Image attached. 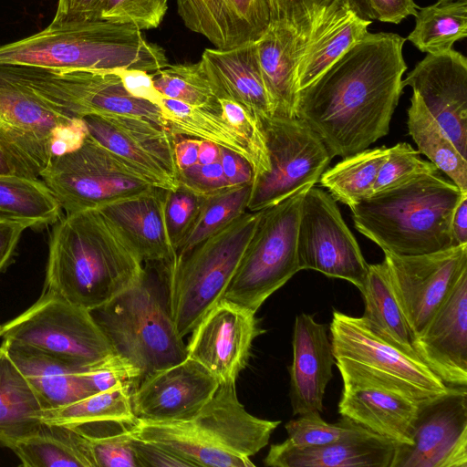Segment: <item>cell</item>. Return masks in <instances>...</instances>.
<instances>
[{
  "mask_svg": "<svg viewBox=\"0 0 467 467\" xmlns=\"http://www.w3.org/2000/svg\"><path fill=\"white\" fill-rule=\"evenodd\" d=\"M1 327H2V326H0V337H1Z\"/></svg>",
  "mask_w": 467,
  "mask_h": 467,
  "instance_id": "cell-62",
  "label": "cell"
},
{
  "mask_svg": "<svg viewBox=\"0 0 467 467\" xmlns=\"http://www.w3.org/2000/svg\"><path fill=\"white\" fill-rule=\"evenodd\" d=\"M20 175L15 162L12 159L0 148V176L1 175Z\"/></svg>",
  "mask_w": 467,
  "mask_h": 467,
  "instance_id": "cell-61",
  "label": "cell"
},
{
  "mask_svg": "<svg viewBox=\"0 0 467 467\" xmlns=\"http://www.w3.org/2000/svg\"><path fill=\"white\" fill-rule=\"evenodd\" d=\"M451 234L454 245L467 244V192L463 193L453 211Z\"/></svg>",
  "mask_w": 467,
  "mask_h": 467,
  "instance_id": "cell-58",
  "label": "cell"
},
{
  "mask_svg": "<svg viewBox=\"0 0 467 467\" xmlns=\"http://www.w3.org/2000/svg\"><path fill=\"white\" fill-rule=\"evenodd\" d=\"M151 76L154 88L162 97L223 115L220 100L199 62L168 65Z\"/></svg>",
  "mask_w": 467,
  "mask_h": 467,
  "instance_id": "cell-43",
  "label": "cell"
},
{
  "mask_svg": "<svg viewBox=\"0 0 467 467\" xmlns=\"http://www.w3.org/2000/svg\"><path fill=\"white\" fill-rule=\"evenodd\" d=\"M0 64L58 70L155 72L169 65L165 50L133 26L105 19L51 25L0 46Z\"/></svg>",
  "mask_w": 467,
  "mask_h": 467,
  "instance_id": "cell-3",
  "label": "cell"
},
{
  "mask_svg": "<svg viewBox=\"0 0 467 467\" xmlns=\"http://www.w3.org/2000/svg\"><path fill=\"white\" fill-rule=\"evenodd\" d=\"M8 355L39 399L45 412L57 410L94 394L84 371L35 348L3 340Z\"/></svg>",
  "mask_w": 467,
  "mask_h": 467,
  "instance_id": "cell-30",
  "label": "cell"
},
{
  "mask_svg": "<svg viewBox=\"0 0 467 467\" xmlns=\"http://www.w3.org/2000/svg\"><path fill=\"white\" fill-rule=\"evenodd\" d=\"M327 326L309 314L296 315L293 331V361L289 366V398L293 415L323 411L326 388L336 364Z\"/></svg>",
  "mask_w": 467,
  "mask_h": 467,
  "instance_id": "cell-25",
  "label": "cell"
},
{
  "mask_svg": "<svg viewBox=\"0 0 467 467\" xmlns=\"http://www.w3.org/2000/svg\"><path fill=\"white\" fill-rule=\"evenodd\" d=\"M411 441L396 444L389 467H467L466 386L419 401Z\"/></svg>",
  "mask_w": 467,
  "mask_h": 467,
  "instance_id": "cell-15",
  "label": "cell"
},
{
  "mask_svg": "<svg viewBox=\"0 0 467 467\" xmlns=\"http://www.w3.org/2000/svg\"><path fill=\"white\" fill-rule=\"evenodd\" d=\"M372 23L348 13L305 49L296 69V84L300 90L320 77L350 47L367 35Z\"/></svg>",
  "mask_w": 467,
  "mask_h": 467,
  "instance_id": "cell-39",
  "label": "cell"
},
{
  "mask_svg": "<svg viewBox=\"0 0 467 467\" xmlns=\"http://www.w3.org/2000/svg\"><path fill=\"white\" fill-rule=\"evenodd\" d=\"M220 157V146L201 140L199 152H198V162L200 164H210L219 161Z\"/></svg>",
  "mask_w": 467,
  "mask_h": 467,
  "instance_id": "cell-60",
  "label": "cell"
},
{
  "mask_svg": "<svg viewBox=\"0 0 467 467\" xmlns=\"http://www.w3.org/2000/svg\"><path fill=\"white\" fill-rule=\"evenodd\" d=\"M360 292L365 303L361 317L371 332L402 352L419 358L413 348V336L394 296L384 260L368 265Z\"/></svg>",
  "mask_w": 467,
  "mask_h": 467,
  "instance_id": "cell-33",
  "label": "cell"
},
{
  "mask_svg": "<svg viewBox=\"0 0 467 467\" xmlns=\"http://www.w3.org/2000/svg\"><path fill=\"white\" fill-rule=\"evenodd\" d=\"M413 348L418 358L446 385H467V270L413 338Z\"/></svg>",
  "mask_w": 467,
  "mask_h": 467,
  "instance_id": "cell-22",
  "label": "cell"
},
{
  "mask_svg": "<svg viewBox=\"0 0 467 467\" xmlns=\"http://www.w3.org/2000/svg\"><path fill=\"white\" fill-rule=\"evenodd\" d=\"M415 27L407 39L420 51L437 54L452 49L467 36V0H438L419 8Z\"/></svg>",
  "mask_w": 467,
  "mask_h": 467,
  "instance_id": "cell-40",
  "label": "cell"
},
{
  "mask_svg": "<svg viewBox=\"0 0 467 467\" xmlns=\"http://www.w3.org/2000/svg\"><path fill=\"white\" fill-rule=\"evenodd\" d=\"M168 262L143 264L135 283L90 311L114 353L137 370L140 380L187 358L172 318Z\"/></svg>",
  "mask_w": 467,
  "mask_h": 467,
  "instance_id": "cell-5",
  "label": "cell"
},
{
  "mask_svg": "<svg viewBox=\"0 0 467 467\" xmlns=\"http://www.w3.org/2000/svg\"><path fill=\"white\" fill-rule=\"evenodd\" d=\"M1 337L79 368L92 367L115 354L89 310L49 291L4 324Z\"/></svg>",
  "mask_w": 467,
  "mask_h": 467,
  "instance_id": "cell-9",
  "label": "cell"
},
{
  "mask_svg": "<svg viewBox=\"0 0 467 467\" xmlns=\"http://www.w3.org/2000/svg\"><path fill=\"white\" fill-rule=\"evenodd\" d=\"M219 384L206 368L187 357L143 377L132 389V410L139 420L187 421L212 399Z\"/></svg>",
  "mask_w": 467,
  "mask_h": 467,
  "instance_id": "cell-19",
  "label": "cell"
},
{
  "mask_svg": "<svg viewBox=\"0 0 467 467\" xmlns=\"http://www.w3.org/2000/svg\"><path fill=\"white\" fill-rule=\"evenodd\" d=\"M199 64L219 100L239 104L256 120L273 116L254 42L229 49L206 48Z\"/></svg>",
  "mask_w": 467,
  "mask_h": 467,
  "instance_id": "cell-26",
  "label": "cell"
},
{
  "mask_svg": "<svg viewBox=\"0 0 467 467\" xmlns=\"http://www.w3.org/2000/svg\"><path fill=\"white\" fill-rule=\"evenodd\" d=\"M300 270H315L363 289L368 265L336 200L320 187L303 197L296 239Z\"/></svg>",
  "mask_w": 467,
  "mask_h": 467,
  "instance_id": "cell-14",
  "label": "cell"
},
{
  "mask_svg": "<svg viewBox=\"0 0 467 467\" xmlns=\"http://www.w3.org/2000/svg\"><path fill=\"white\" fill-rule=\"evenodd\" d=\"M130 384L121 383L108 390L97 392L62 408L45 412L44 421L75 425L84 422L136 423L131 404Z\"/></svg>",
  "mask_w": 467,
  "mask_h": 467,
  "instance_id": "cell-42",
  "label": "cell"
},
{
  "mask_svg": "<svg viewBox=\"0 0 467 467\" xmlns=\"http://www.w3.org/2000/svg\"><path fill=\"white\" fill-rule=\"evenodd\" d=\"M465 192L438 172L375 192L349 208L355 228L384 253L418 255L455 246L451 221Z\"/></svg>",
  "mask_w": 467,
  "mask_h": 467,
  "instance_id": "cell-4",
  "label": "cell"
},
{
  "mask_svg": "<svg viewBox=\"0 0 467 467\" xmlns=\"http://www.w3.org/2000/svg\"><path fill=\"white\" fill-rule=\"evenodd\" d=\"M408 129L418 151L428 157L460 190L467 192V159L462 156L415 91L408 109Z\"/></svg>",
  "mask_w": 467,
  "mask_h": 467,
  "instance_id": "cell-38",
  "label": "cell"
},
{
  "mask_svg": "<svg viewBox=\"0 0 467 467\" xmlns=\"http://www.w3.org/2000/svg\"><path fill=\"white\" fill-rule=\"evenodd\" d=\"M251 184L231 186L206 197L193 227L179 245L182 255L206 239L247 209Z\"/></svg>",
  "mask_w": 467,
  "mask_h": 467,
  "instance_id": "cell-44",
  "label": "cell"
},
{
  "mask_svg": "<svg viewBox=\"0 0 467 467\" xmlns=\"http://www.w3.org/2000/svg\"><path fill=\"white\" fill-rule=\"evenodd\" d=\"M179 183L204 196L231 187L220 161L210 164L196 163L178 171Z\"/></svg>",
  "mask_w": 467,
  "mask_h": 467,
  "instance_id": "cell-51",
  "label": "cell"
},
{
  "mask_svg": "<svg viewBox=\"0 0 467 467\" xmlns=\"http://www.w3.org/2000/svg\"><path fill=\"white\" fill-rule=\"evenodd\" d=\"M191 426L208 442L244 458L265 448L281 422L250 414L239 401L235 382L220 383Z\"/></svg>",
  "mask_w": 467,
  "mask_h": 467,
  "instance_id": "cell-24",
  "label": "cell"
},
{
  "mask_svg": "<svg viewBox=\"0 0 467 467\" xmlns=\"http://www.w3.org/2000/svg\"><path fill=\"white\" fill-rule=\"evenodd\" d=\"M261 214L262 210H246L168 262L171 309L182 337L190 334L223 299Z\"/></svg>",
  "mask_w": 467,
  "mask_h": 467,
  "instance_id": "cell-6",
  "label": "cell"
},
{
  "mask_svg": "<svg viewBox=\"0 0 467 467\" xmlns=\"http://www.w3.org/2000/svg\"><path fill=\"white\" fill-rule=\"evenodd\" d=\"M306 43L286 25L271 22L254 41L262 78L270 99L273 116L296 118V69Z\"/></svg>",
  "mask_w": 467,
  "mask_h": 467,
  "instance_id": "cell-28",
  "label": "cell"
},
{
  "mask_svg": "<svg viewBox=\"0 0 467 467\" xmlns=\"http://www.w3.org/2000/svg\"><path fill=\"white\" fill-rule=\"evenodd\" d=\"M135 439L156 444L191 466L252 467L254 462L203 439L188 421L156 422L137 420L128 431Z\"/></svg>",
  "mask_w": 467,
  "mask_h": 467,
  "instance_id": "cell-32",
  "label": "cell"
},
{
  "mask_svg": "<svg viewBox=\"0 0 467 467\" xmlns=\"http://www.w3.org/2000/svg\"><path fill=\"white\" fill-rule=\"evenodd\" d=\"M309 188L262 210L223 300L256 313L271 295L300 271L297 229L301 202Z\"/></svg>",
  "mask_w": 467,
  "mask_h": 467,
  "instance_id": "cell-8",
  "label": "cell"
},
{
  "mask_svg": "<svg viewBox=\"0 0 467 467\" xmlns=\"http://www.w3.org/2000/svg\"><path fill=\"white\" fill-rule=\"evenodd\" d=\"M184 26L215 48L256 41L272 22L270 0H176Z\"/></svg>",
  "mask_w": 467,
  "mask_h": 467,
  "instance_id": "cell-23",
  "label": "cell"
},
{
  "mask_svg": "<svg viewBox=\"0 0 467 467\" xmlns=\"http://www.w3.org/2000/svg\"><path fill=\"white\" fill-rule=\"evenodd\" d=\"M143 263L99 210L67 213L50 235L44 291L89 311L135 283Z\"/></svg>",
  "mask_w": 467,
  "mask_h": 467,
  "instance_id": "cell-2",
  "label": "cell"
},
{
  "mask_svg": "<svg viewBox=\"0 0 467 467\" xmlns=\"http://www.w3.org/2000/svg\"><path fill=\"white\" fill-rule=\"evenodd\" d=\"M128 431L87 439L95 467H140Z\"/></svg>",
  "mask_w": 467,
  "mask_h": 467,
  "instance_id": "cell-49",
  "label": "cell"
},
{
  "mask_svg": "<svg viewBox=\"0 0 467 467\" xmlns=\"http://www.w3.org/2000/svg\"><path fill=\"white\" fill-rule=\"evenodd\" d=\"M384 254L394 296L414 338L467 270V244L418 255Z\"/></svg>",
  "mask_w": 467,
  "mask_h": 467,
  "instance_id": "cell-16",
  "label": "cell"
},
{
  "mask_svg": "<svg viewBox=\"0 0 467 467\" xmlns=\"http://www.w3.org/2000/svg\"><path fill=\"white\" fill-rule=\"evenodd\" d=\"M336 364L416 401L444 393L448 385L420 359L374 335L362 317L333 310L329 326Z\"/></svg>",
  "mask_w": 467,
  "mask_h": 467,
  "instance_id": "cell-12",
  "label": "cell"
},
{
  "mask_svg": "<svg viewBox=\"0 0 467 467\" xmlns=\"http://www.w3.org/2000/svg\"><path fill=\"white\" fill-rule=\"evenodd\" d=\"M62 207L41 178L0 176V215L42 228L58 222Z\"/></svg>",
  "mask_w": 467,
  "mask_h": 467,
  "instance_id": "cell-36",
  "label": "cell"
},
{
  "mask_svg": "<svg viewBox=\"0 0 467 467\" xmlns=\"http://www.w3.org/2000/svg\"><path fill=\"white\" fill-rule=\"evenodd\" d=\"M5 65L36 93L73 118L130 115L150 119L168 130L161 107L130 95L113 70L67 71Z\"/></svg>",
  "mask_w": 467,
  "mask_h": 467,
  "instance_id": "cell-13",
  "label": "cell"
},
{
  "mask_svg": "<svg viewBox=\"0 0 467 467\" xmlns=\"http://www.w3.org/2000/svg\"><path fill=\"white\" fill-rule=\"evenodd\" d=\"M206 197L182 184L168 192L164 216L168 236L175 252L197 221Z\"/></svg>",
  "mask_w": 467,
  "mask_h": 467,
  "instance_id": "cell-47",
  "label": "cell"
},
{
  "mask_svg": "<svg viewBox=\"0 0 467 467\" xmlns=\"http://www.w3.org/2000/svg\"><path fill=\"white\" fill-rule=\"evenodd\" d=\"M86 136L82 119L57 109L0 64V148L20 175L40 178L54 156Z\"/></svg>",
  "mask_w": 467,
  "mask_h": 467,
  "instance_id": "cell-7",
  "label": "cell"
},
{
  "mask_svg": "<svg viewBox=\"0 0 467 467\" xmlns=\"http://www.w3.org/2000/svg\"><path fill=\"white\" fill-rule=\"evenodd\" d=\"M45 410L26 377L0 346V445L13 449L44 423Z\"/></svg>",
  "mask_w": 467,
  "mask_h": 467,
  "instance_id": "cell-31",
  "label": "cell"
},
{
  "mask_svg": "<svg viewBox=\"0 0 467 467\" xmlns=\"http://www.w3.org/2000/svg\"><path fill=\"white\" fill-rule=\"evenodd\" d=\"M267 150L269 170L253 178L247 211L275 205L314 186L332 159L319 136L297 118L257 119Z\"/></svg>",
  "mask_w": 467,
  "mask_h": 467,
  "instance_id": "cell-11",
  "label": "cell"
},
{
  "mask_svg": "<svg viewBox=\"0 0 467 467\" xmlns=\"http://www.w3.org/2000/svg\"><path fill=\"white\" fill-rule=\"evenodd\" d=\"M270 4L272 22L294 29L306 46L350 12L371 20L366 0H270Z\"/></svg>",
  "mask_w": 467,
  "mask_h": 467,
  "instance_id": "cell-35",
  "label": "cell"
},
{
  "mask_svg": "<svg viewBox=\"0 0 467 467\" xmlns=\"http://www.w3.org/2000/svg\"><path fill=\"white\" fill-rule=\"evenodd\" d=\"M169 191L152 186L98 208L119 228L143 264L167 262L176 256L164 216Z\"/></svg>",
  "mask_w": 467,
  "mask_h": 467,
  "instance_id": "cell-27",
  "label": "cell"
},
{
  "mask_svg": "<svg viewBox=\"0 0 467 467\" xmlns=\"http://www.w3.org/2000/svg\"><path fill=\"white\" fill-rule=\"evenodd\" d=\"M167 9L168 0H106L101 19L149 30L160 26Z\"/></svg>",
  "mask_w": 467,
  "mask_h": 467,
  "instance_id": "cell-48",
  "label": "cell"
},
{
  "mask_svg": "<svg viewBox=\"0 0 467 467\" xmlns=\"http://www.w3.org/2000/svg\"><path fill=\"white\" fill-rule=\"evenodd\" d=\"M131 439L140 467L191 466L186 461L177 457L156 444L132 437Z\"/></svg>",
  "mask_w": 467,
  "mask_h": 467,
  "instance_id": "cell-55",
  "label": "cell"
},
{
  "mask_svg": "<svg viewBox=\"0 0 467 467\" xmlns=\"http://www.w3.org/2000/svg\"><path fill=\"white\" fill-rule=\"evenodd\" d=\"M26 227L20 222L0 215V273L7 267Z\"/></svg>",
  "mask_w": 467,
  "mask_h": 467,
  "instance_id": "cell-57",
  "label": "cell"
},
{
  "mask_svg": "<svg viewBox=\"0 0 467 467\" xmlns=\"http://www.w3.org/2000/svg\"><path fill=\"white\" fill-rule=\"evenodd\" d=\"M389 148L366 149L343 158L327 169L318 182L329 194L348 207L373 194V186Z\"/></svg>",
  "mask_w": 467,
  "mask_h": 467,
  "instance_id": "cell-41",
  "label": "cell"
},
{
  "mask_svg": "<svg viewBox=\"0 0 467 467\" xmlns=\"http://www.w3.org/2000/svg\"><path fill=\"white\" fill-rule=\"evenodd\" d=\"M40 178L67 213L98 209L152 187L88 134L76 148L54 156Z\"/></svg>",
  "mask_w": 467,
  "mask_h": 467,
  "instance_id": "cell-10",
  "label": "cell"
},
{
  "mask_svg": "<svg viewBox=\"0 0 467 467\" xmlns=\"http://www.w3.org/2000/svg\"><path fill=\"white\" fill-rule=\"evenodd\" d=\"M219 161L232 186L252 183L253 168L246 159L233 150L220 147Z\"/></svg>",
  "mask_w": 467,
  "mask_h": 467,
  "instance_id": "cell-56",
  "label": "cell"
},
{
  "mask_svg": "<svg viewBox=\"0 0 467 467\" xmlns=\"http://www.w3.org/2000/svg\"><path fill=\"white\" fill-rule=\"evenodd\" d=\"M264 332L255 313L222 299L191 332L187 357L219 383L236 382L248 363L253 341Z\"/></svg>",
  "mask_w": 467,
  "mask_h": 467,
  "instance_id": "cell-18",
  "label": "cell"
},
{
  "mask_svg": "<svg viewBox=\"0 0 467 467\" xmlns=\"http://www.w3.org/2000/svg\"><path fill=\"white\" fill-rule=\"evenodd\" d=\"M405 41L395 33L368 32L298 90L296 117L319 136L332 158L366 150L389 133L404 88Z\"/></svg>",
  "mask_w": 467,
  "mask_h": 467,
  "instance_id": "cell-1",
  "label": "cell"
},
{
  "mask_svg": "<svg viewBox=\"0 0 467 467\" xmlns=\"http://www.w3.org/2000/svg\"><path fill=\"white\" fill-rule=\"evenodd\" d=\"M84 376L93 393L108 390L121 383L130 384L134 389L140 380L137 370L116 354L87 368Z\"/></svg>",
  "mask_w": 467,
  "mask_h": 467,
  "instance_id": "cell-50",
  "label": "cell"
},
{
  "mask_svg": "<svg viewBox=\"0 0 467 467\" xmlns=\"http://www.w3.org/2000/svg\"><path fill=\"white\" fill-rule=\"evenodd\" d=\"M396 443L369 432L324 446L272 444L264 459L272 467H389Z\"/></svg>",
  "mask_w": 467,
  "mask_h": 467,
  "instance_id": "cell-29",
  "label": "cell"
},
{
  "mask_svg": "<svg viewBox=\"0 0 467 467\" xmlns=\"http://www.w3.org/2000/svg\"><path fill=\"white\" fill-rule=\"evenodd\" d=\"M200 143L201 140L194 138L176 140L174 153L178 171L189 168L198 162Z\"/></svg>",
  "mask_w": 467,
  "mask_h": 467,
  "instance_id": "cell-59",
  "label": "cell"
},
{
  "mask_svg": "<svg viewBox=\"0 0 467 467\" xmlns=\"http://www.w3.org/2000/svg\"><path fill=\"white\" fill-rule=\"evenodd\" d=\"M106 0H57L51 25H62L101 18Z\"/></svg>",
  "mask_w": 467,
  "mask_h": 467,
  "instance_id": "cell-52",
  "label": "cell"
},
{
  "mask_svg": "<svg viewBox=\"0 0 467 467\" xmlns=\"http://www.w3.org/2000/svg\"><path fill=\"white\" fill-rule=\"evenodd\" d=\"M338 412L366 430L396 444H411L418 402L343 365Z\"/></svg>",
  "mask_w": 467,
  "mask_h": 467,
  "instance_id": "cell-21",
  "label": "cell"
},
{
  "mask_svg": "<svg viewBox=\"0 0 467 467\" xmlns=\"http://www.w3.org/2000/svg\"><path fill=\"white\" fill-rule=\"evenodd\" d=\"M161 109L168 130L174 136H185L213 142L246 159L254 160L242 135L218 113L198 109L184 102L162 97Z\"/></svg>",
  "mask_w": 467,
  "mask_h": 467,
  "instance_id": "cell-37",
  "label": "cell"
},
{
  "mask_svg": "<svg viewBox=\"0 0 467 467\" xmlns=\"http://www.w3.org/2000/svg\"><path fill=\"white\" fill-rule=\"evenodd\" d=\"M467 159V58L453 49L428 54L402 79Z\"/></svg>",
  "mask_w": 467,
  "mask_h": 467,
  "instance_id": "cell-20",
  "label": "cell"
},
{
  "mask_svg": "<svg viewBox=\"0 0 467 467\" xmlns=\"http://www.w3.org/2000/svg\"><path fill=\"white\" fill-rule=\"evenodd\" d=\"M285 428L288 435L285 441L298 448L324 446L371 432L346 417L336 423L327 422L318 411L301 414Z\"/></svg>",
  "mask_w": 467,
  "mask_h": 467,
  "instance_id": "cell-45",
  "label": "cell"
},
{
  "mask_svg": "<svg viewBox=\"0 0 467 467\" xmlns=\"http://www.w3.org/2000/svg\"><path fill=\"white\" fill-rule=\"evenodd\" d=\"M113 71L120 78L124 88L130 95L161 107L162 96L154 88L150 72L124 68H117Z\"/></svg>",
  "mask_w": 467,
  "mask_h": 467,
  "instance_id": "cell-53",
  "label": "cell"
},
{
  "mask_svg": "<svg viewBox=\"0 0 467 467\" xmlns=\"http://www.w3.org/2000/svg\"><path fill=\"white\" fill-rule=\"evenodd\" d=\"M438 172V168L422 160L410 144L400 142L389 148L387 159L374 183L373 193L401 185L421 175Z\"/></svg>",
  "mask_w": 467,
  "mask_h": 467,
  "instance_id": "cell-46",
  "label": "cell"
},
{
  "mask_svg": "<svg viewBox=\"0 0 467 467\" xmlns=\"http://www.w3.org/2000/svg\"><path fill=\"white\" fill-rule=\"evenodd\" d=\"M370 19L400 24L409 16H416L419 6L413 0H366Z\"/></svg>",
  "mask_w": 467,
  "mask_h": 467,
  "instance_id": "cell-54",
  "label": "cell"
},
{
  "mask_svg": "<svg viewBox=\"0 0 467 467\" xmlns=\"http://www.w3.org/2000/svg\"><path fill=\"white\" fill-rule=\"evenodd\" d=\"M12 451L25 467H95L88 441L72 427L45 422Z\"/></svg>",
  "mask_w": 467,
  "mask_h": 467,
  "instance_id": "cell-34",
  "label": "cell"
},
{
  "mask_svg": "<svg viewBox=\"0 0 467 467\" xmlns=\"http://www.w3.org/2000/svg\"><path fill=\"white\" fill-rule=\"evenodd\" d=\"M87 134L118 156L152 186L173 191L180 183L176 136L157 123L130 115H88Z\"/></svg>",
  "mask_w": 467,
  "mask_h": 467,
  "instance_id": "cell-17",
  "label": "cell"
}]
</instances>
